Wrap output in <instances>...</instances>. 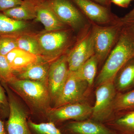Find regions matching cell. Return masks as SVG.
<instances>
[{"mask_svg":"<svg viewBox=\"0 0 134 134\" xmlns=\"http://www.w3.org/2000/svg\"><path fill=\"white\" fill-rule=\"evenodd\" d=\"M134 57V34L123 26L118 41L97 77V85L99 86L107 82L114 81L118 71Z\"/></svg>","mask_w":134,"mask_h":134,"instance_id":"6da1fadb","label":"cell"},{"mask_svg":"<svg viewBox=\"0 0 134 134\" xmlns=\"http://www.w3.org/2000/svg\"><path fill=\"white\" fill-rule=\"evenodd\" d=\"M70 29L45 31L37 34L41 50V58L50 63L68 53L77 37Z\"/></svg>","mask_w":134,"mask_h":134,"instance_id":"7a4b0ae2","label":"cell"},{"mask_svg":"<svg viewBox=\"0 0 134 134\" xmlns=\"http://www.w3.org/2000/svg\"><path fill=\"white\" fill-rule=\"evenodd\" d=\"M10 90L36 110L47 112L50 108L48 86L41 82L21 79L16 76L7 83Z\"/></svg>","mask_w":134,"mask_h":134,"instance_id":"3957f363","label":"cell"},{"mask_svg":"<svg viewBox=\"0 0 134 134\" xmlns=\"http://www.w3.org/2000/svg\"><path fill=\"white\" fill-rule=\"evenodd\" d=\"M58 19L76 33L77 37L89 30L92 23L71 0H46Z\"/></svg>","mask_w":134,"mask_h":134,"instance_id":"277c9868","label":"cell"},{"mask_svg":"<svg viewBox=\"0 0 134 134\" xmlns=\"http://www.w3.org/2000/svg\"><path fill=\"white\" fill-rule=\"evenodd\" d=\"M123 27L120 18L119 21L110 25L92 23L95 55L99 63L105 61L118 41Z\"/></svg>","mask_w":134,"mask_h":134,"instance_id":"5b68a950","label":"cell"},{"mask_svg":"<svg viewBox=\"0 0 134 134\" xmlns=\"http://www.w3.org/2000/svg\"><path fill=\"white\" fill-rule=\"evenodd\" d=\"M7 92L9 106L8 119L5 124L7 134H32L27 115L14 92L6 83L1 82Z\"/></svg>","mask_w":134,"mask_h":134,"instance_id":"8992f818","label":"cell"},{"mask_svg":"<svg viewBox=\"0 0 134 134\" xmlns=\"http://www.w3.org/2000/svg\"><path fill=\"white\" fill-rule=\"evenodd\" d=\"M114 81L107 82L99 85L96 91V100L92 107V120L103 122L107 121L114 108L116 96Z\"/></svg>","mask_w":134,"mask_h":134,"instance_id":"52a82bcc","label":"cell"},{"mask_svg":"<svg viewBox=\"0 0 134 134\" xmlns=\"http://www.w3.org/2000/svg\"><path fill=\"white\" fill-rule=\"evenodd\" d=\"M95 55L92 24L89 30L77 38L76 42L67 54L70 71H76L93 55Z\"/></svg>","mask_w":134,"mask_h":134,"instance_id":"ba28073f","label":"cell"},{"mask_svg":"<svg viewBox=\"0 0 134 134\" xmlns=\"http://www.w3.org/2000/svg\"><path fill=\"white\" fill-rule=\"evenodd\" d=\"M89 87L87 82L77 76L75 72L69 70L62 91L54 102V108L80 103Z\"/></svg>","mask_w":134,"mask_h":134,"instance_id":"9c48e42d","label":"cell"},{"mask_svg":"<svg viewBox=\"0 0 134 134\" xmlns=\"http://www.w3.org/2000/svg\"><path fill=\"white\" fill-rule=\"evenodd\" d=\"M92 23L100 25L114 24L120 18L107 7L91 0H71Z\"/></svg>","mask_w":134,"mask_h":134,"instance_id":"30bf717a","label":"cell"},{"mask_svg":"<svg viewBox=\"0 0 134 134\" xmlns=\"http://www.w3.org/2000/svg\"><path fill=\"white\" fill-rule=\"evenodd\" d=\"M92 107L86 103H78L68 104L57 107L51 108L47 112L49 121L55 125L68 120L82 121L87 120L91 116Z\"/></svg>","mask_w":134,"mask_h":134,"instance_id":"8fae6325","label":"cell"},{"mask_svg":"<svg viewBox=\"0 0 134 134\" xmlns=\"http://www.w3.org/2000/svg\"><path fill=\"white\" fill-rule=\"evenodd\" d=\"M69 71L67 54L62 55L50 64L47 86L51 100L54 102L62 91Z\"/></svg>","mask_w":134,"mask_h":134,"instance_id":"7c38bea8","label":"cell"},{"mask_svg":"<svg viewBox=\"0 0 134 134\" xmlns=\"http://www.w3.org/2000/svg\"><path fill=\"white\" fill-rule=\"evenodd\" d=\"M65 134H115L102 122L93 120L74 121L64 127Z\"/></svg>","mask_w":134,"mask_h":134,"instance_id":"4fadbf2b","label":"cell"},{"mask_svg":"<svg viewBox=\"0 0 134 134\" xmlns=\"http://www.w3.org/2000/svg\"><path fill=\"white\" fill-rule=\"evenodd\" d=\"M51 63L41 58L38 62L15 74L19 79L41 82L47 85L48 70Z\"/></svg>","mask_w":134,"mask_h":134,"instance_id":"5bb4252c","label":"cell"},{"mask_svg":"<svg viewBox=\"0 0 134 134\" xmlns=\"http://www.w3.org/2000/svg\"><path fill=\"white\" fill-rule=\"evenodd\" d=\"M43 24L46 31H52L70 29L58 19L46 2L39 5L34 19Z\"/></svg>","mask_w":134,"mask_h":134,"instance_id":"9a60e30c","label":"cell"},{"mask_svg":"<svg viewBox=\"0 0 134 134\" xmlns=\"http://www.w3.org/2000/svg\"><path fill=\"white\" fill-rule=\"evenodd\" d=\"M31 28L30 24L26 21L12 19L0 12V37H16L31 32Z\"/></svg>","mask_w":134,"mask_h":134,"instance_id":"2e32d148","label":"cell"},{"mask_svg":"<svg viewBox=\"0 0 134 134\" xmlns=\"http://www.w3.org/2000/svg\"><path fill=\"white\" fill-rule=\"evenodd\" d=\"M116 90L120 92L134 89V57L122 66L114 79Z\"/></svg>","mask_w":134,"mask_h":134,"instance_id":"e0dca14e","label":"cell"},{"mask_svg":"<svg viewBox=\"0 0 134 134\" xmlns=\"http://www.w3.org/2000/svg\"><path fill=\"white\" fill-rule=\"evenodd\" d=\"M39 5L31 1L24 0V2L22 5L2 12L7 16L12 19L26 21L36 18Z\"/></svg>","mask_w":134,"mask_h":134,"instance_id":"ac0fdd59","label":"cell"},{"mask_svg":"<svg viewBox=\"0 0 134 134\" xmlns=\"http://www.w3.org/2000/svg\"><path fill=\"white\" fill-rule=\"evenodd\" d=\"M124 112L114 122L105 125L115 134H134V110Z\"/></svg>","mask_w":134,"mask_h":134,"instance_id":"d6986e66","label":"cell"},{"mask_svg":"<svg viewBox=\"0 0 134 134\" xmlns=\"http://www.w3.org/2000/svg\"><path fill=\"white\" fill-rule=\"evenodd\" d=\"M18 47L41 58V50L37 34L29 32L16 37Z\"/></svg>","mask_w":134,"mask_h":134,"instance_id":"ffe728a7","label":"cell"},{"mask_svg":"<svg viewBox=\"0 0 134 134\" xmlns=\"http://www.w3.org/2000/svg\"><path fill=\"white\" fill-rule=\"evenodd\" d=\"M98 64V59L94 55L75 72L77 76L87 82L89 86H91L96 77Z\"/></svg>","mask_w":134,"mask_h":134,"instance_id":"44dd1931","label":"cell"},{"mask_svg":"<svg viewBox=\"0 0 134 134\" xmlns=\"http://www.w3.org/2000/svg\"><path fill=\"white\" fill-rule=\"evenodd\" d=\"M41 58L24 51L14 60L10 66L12 71L15 74L38 62Z\"/></svg>","mask_w":134,"mask_h":134,"instance_id":"7402d4cb","label":"cell"},{"mask_svg":"<svg viewBox=\"0 0 134 134\" xmlns=\"http://www.w3.org/2000/svg\"><path fill=\"white\" fill-rule=\"evenodd\" d=\"M114 108V110L123 112L134 110V89L116 95Z\"/></svg>","mask_w":134,"mask_h":134,"instance_id":"603a6c76","label":"cell"},{"mask_svg":"<svg viewBox=\"0 0 134 134\" xmlns=\"http://www.w3.org/2000/svg\"><path fill=\"white\" fill-rule=\"evenodd\" d=\"M28 124L32 134H65L52 121L37 123L29 120Z\"/></svg>","mask_w":134,"mask_h":134,"instance_id":"cb8c5ba5","label":"cell"},{"mask_svg":"<svg viewBox=\"0 0 134 134\" xmlns=\"http://www.w3.org/2000/svg\"><path fill=\"white\" fill-rule=\"evenodd\" d=\"M15 77L5 56L0 55V82L8 83Z\"/></svg>","mask_w":134,"mask_h":134,"instance_id":"d4e9b609","label":"cell"},{"mask_svg":"<svg viewBox=\"0 0 134 134\" xmlns=\"http://www.w3.org/2000/svg\"><path fill=\"white\" fill-rule=\"evenodd\" d=\"M17 47L16 37L2 36L0 37V55L5 56Z\"/></svg>","mask_w":134,"mask_h":134,"instance_id":"484cf974","label":"cell"},{"mask_svg":"<svg viewBox=\"0 0 134 134\" xmlns=\"http://www.w3.org/2000/svg\"><path fill=\"white\" fill-rule=\"evenodd\" d=\"M5 90L0 83V117L2 119L8 117L9 113V103Z\"/></svg>","mask_w":134,"mask_h":134,"instance_id":"4316f807","label":"cell"},{"mask_svg":"<svg viewBox=\"0 0 134 134\" xmlns=\"http://www.w3.org/2000/svg\"><path fill=\"white\" fill-rule=\"evenodd\" d=\"M120 20L124 27L134 34V8L125 16L120 18Z\"/></svg>","mask_w":134,"mask_h":134,"instance_id":"83f0119b","label":"cell"},{"mask_svg":"<svg viewBox=\"0 0 134 134\" xmlns=\"http://www.w3.org/2000/svg\"><path fill=\"white\" fill-rule=\"evenodd\" d=\"M24 0H0V12H3L22 5Z\"/></svg>","mask_w":134,"mask_h":134,"instance_id":"f1b7e54d","label":"cell"},{"mask_svg":"<svg viewBox=\"0 0 134 134\" xmlns=\"http://www.w3.org/2000/svg\"><path fill=\"white\" fill-rule=\"evenodd\" d=\"M24 51L23 50L20 49L18 47H17L10 51L8 54L5 55L6 59L9 65L18 56L21 54Z\"/></svg>","mask_w":134,"mask_h":134,"instance_id":"f546056e","label":"cell"},{"mask_svg":"<svg viewBox=\"0 0 134 134\" xmlns=\"http://www.w3.org/2000/svg\"><path fill=\"white\" fill-rule=\"evenodd\" d=\"M111 2L122 7H127L129 5L126 0H111Z\"/></svg>","mask_w":134,"mask_h":134,"instance_id":"4dcf8cb0","label":"cell"},{"mask_svg":"<svg viewBox=\"0 0 134 134\" xmlns=\"http://www.w3.org/2000/svg\"><path fill=\"white\" fill-rule=\"evenodd\" d=\"M94 2L98 3L107 7L110 8L111 7V0H91Z\"/></svg>","mask_w":134,"mask_h":134,"instance_id":"1f68e13d","label":"cell"},{"mask_svg":"<svg viewBox=\"0 0 134 134\" xmlns=\"http://www.w3.org/2000/svg\"><path fill=\"white\" fill-rule=\"evenodd\" d=\"M0 134H7L5 124L0 117Z\"/></svg>","mask_w":134,"mask_h":134,"instance_id":"d6a6232c","label":"cell"},{"mask_svg":"<svg viewBox=\"0 0 134 134\" xmlns=\"http://www.w3.org/2000/svg\"><path fill=\"white\" fill-rule=\"evenodd\" d=\"M29 1H31L32 2L37 3L38 5H40L46 2V0H29Z\"/></svg>","mask_w":134,"mask_h":134,"instance_id":"836d02e7","label":"cell"},{"mask_svg":"<svg viewBox=\"0 0 134 134\" xmlns=\"http://www.w3.org/2000/svg\"></svg>","mask_w":134,"mask_h":134,"instance_id":"e575fe53","label":"cell"}]
</instances>
